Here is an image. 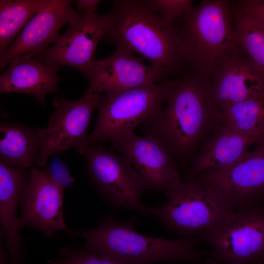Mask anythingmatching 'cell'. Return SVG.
Masks as SVG:
<instances>
[{
  "label": "cell",
  "mask_w": 264,
  "mask_h": 264,
  "mask_svg": "<svg viewBox=\"0 0 264 264\" xmlns=\"http://www.w3.org/2000/svg\"><path fill=\"white\" fill-rule=\"evenodd\" d=\"M0 162L22 168L36 163L40 149L37 128L15 123L0 124Z\"/></svg>",
  "instance_id": "ffe728a7"
},
{
  "label": "cell",
  "mask_w": 264,
  "mask_h": 264,
  "mask_svg": "<svg viewBox=\"0 0 264 264\" xmlns=\"http://www.w3.org/2000/svg\"><path fill=\"white\" fill-rule=\"evenodd\" d=\"M137 222L135 218L119 222L111 214L101 220L92 230H68V233L85 240L81 248L97 251L125 264H200L202 257L209 256L208 251L198 248L197 237L175 240L150 237L134 229Z\"/></svg>",
  "instance_id": "3957f363"
},
{
  "label": "cell",
  "mask_w": 264,
  "mask_h": 264,
  "mask_svg": "<svg viewBox=\"0 0 264 264\" xmlns=\"http://www.w3.org/2000/svg\"><path fill=\"white\" fill-rule=\"evenodd\" d=\"M46 168L53 178L65 188L70 186L75 182L67 166L56 155L52 157Z\"/></svg>",
  "instance_id": "484cf974"
},
{
  "label": "cell",
  "mask_w": 264,
  "mask_h": 264,
  "mask_svg": "<svg viewBox=\"0 0 264 264\" xmlns=\"http://www.w3.org/2000/svg\"><path fill=\"white\" fill-rule=\"evenodd\" d=\"M133 53L124 46L117 45L111 54L97 60L86 77L89 86L85 93L121 91L165 80Z\"/></svg>",
  "instance_id": "9a60e30c"
},
{
  "label": "cell",
  "mask_w": 264,
  "mask_h": 264,
  "mask_svg": "<svg viewBox=\"0 0 264 264\" xmlns=\"http://www.w3.org/2000/svg\"><path fill=\"white\" fill-rule=\"evenodd\" d=\"M257 140L220 122L201 148L184 181L194 178L204 171L224 167L239 160L250 152L248 147Z\"/></svg>",
  "instance_id": "d6986e66"
},
{
  "label": "cell",
  "mask_w": 264,
  "mask_h": 264,
  "mask_svg": "<svg viewBox=\"0 0 264 264\" xmlns=\"http://www.w3.org/2000/svg\"><path fill=\"white\" fill-rule=\"evenodd\" d=\"M112 22L111 12L105 15L85 13L81 19L69 24L55 44L35 58L49 65L73 67L86 77L97 60V44L110 28Z\"/></svg>",
  "instance_id": "8fae6325"
},
{
  "label": "cell",
  "mask_w": 264,
  "mask_h": 264,
  "mask_svg": "<svg viewBox=\"0 0 264 264\" xmlns=\"http://www.w3.org/2000/svg\"><path fill=\"white\" fill-rule=\"evenodd\" d=\"M220 122L258 139L264 135V92L236 103L220 113Z\"/></svg>",
  "instance_id": "603a6c76"
},
{
  "label": "cell",
  "mask_w": 264,
  "mask_h": 264,
  "mask_svg": "<svg viewBox=\"0 0 264 264\" xmlns=\"http://www.w3.org/2000/svg\"><path fill=\"white\" fill-rule=\"evenodd\" d=\"M26 169L0 162V232L9 264H23L25 257L17 210L29 179Z\"/></svg>",
  "instance_id": "e0dca14e"
},
{
  "label": "cell",
  "mask_w": 264,
  "mask_h": 264,
  "mask_svg": "<svg viewBox=\"0 0 264 264\" xmlns=\"http://www.w3.org/2000/svg\"><path fill=\"white\" fill-rule=\"evenodd\" d=\"M102 1L100 0H77V10L85 13H96L98 5Z\"/></svg>",
  "instance_id": "83f0119b"
},
{
  "label": "cell",
  "mask_w": 264,
  "mask_h": 264,
  "mask_svg": "<svg viewBox=\"0 0 264 264\" xmlns=\"http://www.w3.org/2000/svg\"><path fill=\"white\" fill-rule=\"evenodd\" d=\"M200 264H215L213 260L211 258H209L204 262H202Z\"/></svg>",
  "instance_id": "4dcf8cb0"
},
{
  "label": "cell",
  "mask_w": 264,
  "mask_h": 264,
  "mask_svg": "<svg viewBox=\"0 0 264 264\" xmlns=\"http://www.w3.org/2000/svg\"><path fill=\"white\" fill-rule=\"evenodd\" d=\"M167 79L160 83L100 94L98 117L88 134L89 146H96L133 132L134 129L163 109L167 91Z\"/></svg>",
  "instance_id": "5b68a950"
},
{
  "label": "cell",
  "mask_w": 264,
  "mask_h": 264,
  "mask_svg": "<svg viewBox=\"0 0 264 264\" xmlns=\"http://www.w3.org/2000/svg\"><path fill=\"white\" fill-rule=\"evenodd\" d=\"M110 142L137 172L148 190L166 192L182 180L173 155L157 138L132 132Z\"/></svg>",
  "instance_id": "4fadbf2b"
},
{
  "label": "cell",
  "mask_w": 264,
  "mask_h": 264,
  "mask_svg": "<svg viewBox=\"0 0 264 264\" xmlns=\"http://www.w3.org/2000/svg\"><path fill=\"white\" fill-rule=\"evenodd\" d=\"M232 6L264 24V0H242Z\"/></svg>",
  "instance_id": "4316f807"
},
{
  "label": "cell",
  "mask_w": 264,
  "mask_h": 264,
  "mask_svg": "<svg viewBox=\"0 0 264 264\" xmlns=\"http://www.w3.org/2000/svg\"><path fill=\"white\" fill-rule=\"evenodd\" d=\"M165 108L144 124L145 134L160 140L173 156L183 157L220 122L210 94L211 83L189 69L167 79Z\"/></svg>",
  "instance_id": "6da1fadb"
},
{
  "label": "cell",
  "mask_w": 264,
  "mask_h": 264,
  "mask_svg": "<svg viewBox=\"0 0 264 264\" xmlns=\"http://www.w3.org/2000/svg\"><path fill=\"white\" fill-rule=\"evenodd\" d=\"M232 8L234 25L232 42L264 75V24Z\"/></svg>",
  "instance_id": "7402d4cb"
},
{
  "label": "cell",
  "mask_w": 264,
  "mask_h": 264,
  "mask_svg": "<svg viewBox=\"0 0 264 264\" xmlns=\"http://www.w3.org/2000/svg\"><path fill=\"white\" fill-rule=\"evenodd\" d=\"M50 0H0V55Z\"/></svg>",
  "instance_id": "44dd1931"
},
{
  "label": "cell",
  "mask_w": 264,
  "mask_h": 264,
  "mask_svg": "<svg viewBox=\"0 0 264 264\" xmlns=\"http://www.w3.org/2000/svg\"><path fill=\"white\" fill-rule=\"evenodd\" d=\"M100 94L84 93L76 100L55 97L52 100L55 110L47 126L37 128L40 149L36 163L44 167L51 155L69 149L85 156L89 148L87 129Z\"/></svg>",
  "instance_id": "9c48e42d"
},
{
  "label": "cell",
  "mask_w": 264,
  "mask_h": 264,
  "mask_svg": "<svg viewBox=\"0 0 264 264\" xmlns=\"http://www.w3.org/2000/svg\"><path fill=\"white\" fill-rule=\"evenodd\" d=\"M215 264L264 263V203L225 211L217 225L201 237Z\"/></svg>",
  "instance_id": "8992f818"
},
{
  "label": "cell",
  "mask_w": 264,
  "mask_h": 264,
  "mask_svg": "<svg viewBox=\"0 0 264 264\" xmlns=\"http://www.w3.org/2000/svg\"><path fill=\"white\" fill-rule=\"evenodd\" d=\"M194 178L227 210L261 201L264 195V155L254 150L230 165L204 171Z\"/></svg>",
  "instance_id": "30bf717a"
},
{
  "label": "cell",
  "mask_w": 264,
  "mask_h": 264,
  "mask_svg": "<svg viewBox=\"0 0 264 264\" xmlns=\"http://www.w3.org/2000/svg\"><path fill=\"white\" fill-rule=\"evenodd\" d=\"M264 92V75L235 45L211 83L212 101L220 113L229 107Z\"/></svg>",
  "instance_id": "2e32d148"
},
{
  "label": "cell",
  "mask_w": 264,
  "mask_h": 264,
  "mask_svg": "<svg viewBox=\"0 0 264 264\" xmlns=\"http://www.w3.org/2000/svg\"><path fill=\"white\" fill-rule=\"evenodd\" d=\"M168 201L154 207L166 229L180 235L201 237L211 231L227 210L198 179L181 180L166 192Z\"/></svg>",
  "instance_id": "52a82bcc"
},
{
  "label": "cell",
  "mask_w": 264,
  "mask_h": 264,
  "mask_svg": "<svg viewBox=\"0 0 264 264\" xmlns=\"http://www.w3.org/2000/svg\"><path fill=\"white\" fill-rule=\"evenodd\" d=\"M48 264H125L112 257L95 251L63 247L57 258L48 259Z\"/></svg>",
  "instance_id": "cb8c5ba5"
},
{
  "label": "cell",
  "mask_w": 264,
  "mask_h": 264,
  "mask_svg": "<svg viewBox=\"0 0 264 264\" xmlns=\"http://www.w3.org/2000/svg\"><path fill=\"white\" fill-rule=\"evenodd\" d=\"M85 156L90 180L111 207L153 215L154 207L141 201L148 189L128 161L110 149L96 146H90Z\"/></svg>",
  "instance_id": "ba28073f"
},
{
  "label": "cell",
  "mask_w": 264,
  "mask_h": 264,
  "mask_svg": "<svg viewBox=\"0 0 264 264\" xmlns=\"http://www.w3.org/2000/svg\"><path fill=\"white\" fill-rule=\"evenodd\" d=\"M264 264V263H259V264Z\"/></svg>",
  "instance_id": "1f68e13d"
},
{
  "label": "cell",
  "mask_w": 264,
  "mask_h": 264,
  "mask_svg": "<svg viewBox=\"0 0 264 264\" xmlns=\"http://www.w3.org/2000/svg\"><path fill=\"white\" fill-rule=\"evenodd\" d=\"M65 188L57 182L47 168L32 166L20 203L19 226L39 231L50 238L68 230L63 216Z\"/></svg>",
  "instance_id": "7c38bea8"
},
{
  "label": "cell",
  "mask_w": 264,
  "mask_h": 264,
  "mask_svg": "<svg viewBox=\"0 0 264 264\" xmlns=\"http://www.w3.org/2000/svg\"><path fill=\"white\" fill-rule=\"evenodd\" d=\"M148 5L163 20L174 22L193 6L190 0H150Z\"/></svg>",
  "instance_id": "d4e9b609"
},
{
  "label": "cell",
  "mask_w": 264,
  "mask_h": 264,
  "mask_svg": "<svg viewBox=\"0 0 264 264\" xmlns=\"http://www.w3.org/2000/svg\"><path fill=\"white\" fill-rule=\"evenodd\" d=\"M256 142L257 145L255 150L264 155V135L259 138Z\"/></svg>",
  "instance_id": "f546056e"
},
{
  "label": "cell",
  "mask_w": 264,
  "mask_h": 264,
  "mask_svg": "<svg viewBox=\"0 0 264 264\" xmlns=\"http://www.w3.org/2000/svg\"><path fill=\"white\" fill-rule=\"evenodd\" d=\"M111 26L103 40L140 55L166 79L188 67L174 22L155 12L147 0L114 1Z\"/></svg>",
  "instance_id": "7a4b0ae2"
},
{
  "label": "cell",
  "mask_w": 264,
  "mask_h": 264,
  "mask_svg": "<svg viewBox=\"0 0 264 264\" xmlns=\"http://www.w3.org/2000/svg\"><path fill=\"white\" fill-rule=\"evenodd\" d=\"M181 19L180 25H176L177 35L187 66L198 77L210 81L235 47L230 2L202 0Z\"/></svg>",
  "instance_id": "277c9868"
},
{
  "label": "cell",
  "mask_w": 264,
  "mask_h": 264,
  "mask_svg": "<svg viewBox=\"0 0 264 264\" xmlns=\"http://www.w3.org/2000/svg\"><path fill=\"white\" fill-rule=\"evenodd\" d=\"M0 76V93H23L34 97L45 106V98L58 90L60 66L44 64L28 55L17 56L9 62Z\"/></svg>",
  "instance_id": "ac0fdd59"
},
{
  "label": "cell",
  "mask_w": 264,
  "mask_h": 264,
  "mask_svg": "<svg viewBox=\"0 0 264 264\" xmlns=\"http://www.w3.org/2000/svg\"><path fill=\"white\" fill-rule=\"evenodd\" d=\"M84 14L74 9L71 0H50L0 56L1 71L17 56L28 55L35 58L39 57L50 44H54L58 41L63 25L81 19Z\"/></svg>",
  "instance_id": "5bb4252c"
},
{
  "label": "cell",
  "mask_w": 264,
  "mask_h": 264,
  "mask_svg": "<svg viewBox=\"0 0 264 264\" xmlns=\"http://www.w3.org/2000/svg\"><path fill=\"white\" fill-rule=\"evenodd\" d=\"M0 264H9L8 255L4 246L2 235L0 233Z\"/></svg>",
  "instance_id": "f1b7e54d"
}]
</instances>
